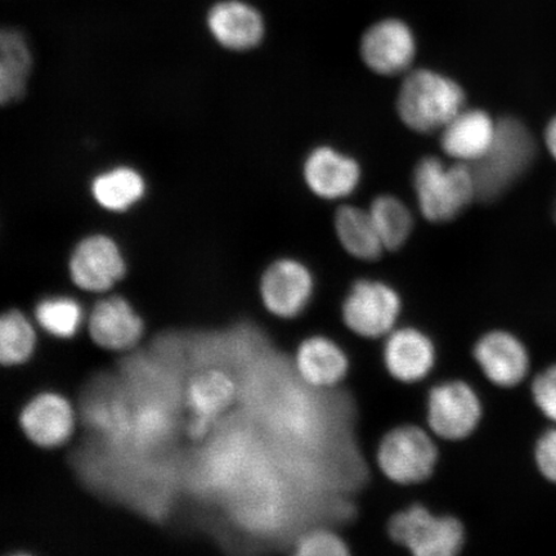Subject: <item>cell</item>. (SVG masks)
<instances>
[{
	"mask_svg": "<svg viewBox=\"0 0 556 556\" xmlns=\"http://www.w3.org/2000/svg\"><path fill=\"white\" fill-rule=\"evenodd\" d=\"M295 361L301 378L315 388L338 386L350 368L342 348L324 337L304 340L299 346Z\"/></svg>",
	"mask_w": 556,
	"mask_h": 556,
	"instance_id": "d6986e66",
	"label": "cell"
},
{
	"mask_svg": "<svg viewBox=\"0 0 556 556\" xmlns=\"http://www.w3.org/2000/svg\"><path fill=\"white\" fill-rule=\"evenodd\" d=\"M438 448L432 437L412 426L389 432L378 450L379 468L392 482L416 484L433 475Z\"/></svg>",
	"mask_w": 556,
	"mask_h": 556,
	"instance_id": "5b68a950",
	"label": "cell"
},
{
	"mask_svg": "<svg viewBox=\"0 0 556 556\" xmlns=\"http://www.w3.org/2000/svg\"><path fill=\"white\" fill-rule=\"evenodd\" d=\"M33 52L25 34L15 27L0 33V103L2 106L23 101L33 73Z\"/></svg>",
	"mask_w": 556,
	"mask_h": 556,
	"instance_id": "ac0fdd59",
	"label": "cell"
},
{
	"mask_svg": "<svg viewBox=\"0 0 556 556\" xmlns=\"http://www.w3.org/2000/svg\"><path fill=\"white\" fill-rule=\"evenodd\" d=\"M296 554L302 556H344L350 554L345 542L330 531H315L298 542Z\"/></svg>",
	"mask_w": 556,
	"mask_h": 556,
	"instance_id": "484cf974",
	"label": "cell"
},
{
	"mask_svg": "<svg viewBox=\"0 0 556 556\" xmlns=\"http://www.w3.org/2000/svg\"><path fill=\"white\" fill-rule=\"evenodd\" d=\"M148 193L143 174L134 166L117 165L103 170L90 182L94 203L109 213H127Z\"/></svg>",
	"mask_w": 556,
	"mask_h": 556,
	"instance_id": "ffe728a7",
	"label": "cell"
},
{
	"mask_svg": "<svg viewBox=\"0 0 556 556\" xmlns=\"http://www.w3.org/2000/svg\"><path fill=\"white\" fill-rule=\"evenodd\" d=\"M336 231L340 243L354 258L377 261L386 247L374 224L370 211L344 205L336 214Z\"/></svg>",
	"mask_w": 556,
	"mask_h": 556,
	"instance_id": "44dd1931",
	"label": "cell"
},
{
	"mask_svg": "<svg viewBox=\"0 0 556 556\" xmlns=\"http://www.w3.org/2000/svg\"><path fill=\"white\" fill-rule=\"evenodd\" d=\"M35 332L23 313L12 309L0 319V361L4 366H16L31 357Z\"/></svg>",
	"mask_w": 556,
	"mask_h": 556,
	"instance_id": "cb8c5ba5",
	"label": "cell"
},
{
	"mask_svg": "<svg viewBox=\"0 0 556 556\" xmlns=\"http://www.w3.org/2000/svg\"><path fill=\"white\" fill-rule=\"evenodd\" d=\"M315 289L311 270L303 263L282 258L264 270L261 295L266 308L281 318H294L307 307Z\"/></svg>",
	"mask_w": 556,
	"mask_h": 556,
	"instance_id": "9c48e42d",
	"label": "cell"
},
{
	"mask_svg": "<svg viewBox=\"0 0 556 556\" xmlns=\"http://www.w3.org/2000/svg\"><path fill=\"white\" fill-rule=\"evenodd\" d=\"M401 298L380 281L359 280L353 285L343 304L348 329L367 339L388 337L399 321Z\"/></svg>",
	"mask_w": 556,
	"mask_h": 556,
	"instance_id": "8992f818",
	"label": "cell"
},
{
	"mask_svg": "<svg viewBox=\"0 0 556 556\" xmlns=\"http://www.w3.org/2000/svg\"><path fill=\"white\" fill-rule=\"evenodd\" d=\"M536 155V143L523 123L513 117L497 122V134L486 154L470 165L475 173L477 199L491 203L510 189Z\"/></svg>",
	"mask_w": 556,
	"mask_h": 556,
	"instance_id": "7a4b0ae2",
	"label": "cell"
},
{
	"mask_svg": "<svg viewBox=\"0 0 556 556\" xmlns=\"http://www.w3.org/2000/svg\"><path fill=\"white\" fill-rule=\"evenodd\" d=\"M545 141H546L548 151H551V154L556 160V116L547 125V128L545 131Z\"/></svg>",
	"mask_w": 556,
	"mask_h": 556,
	"instance_id": "f1b7e54d",
	"label": "cell"
},
{
	"mask_svg": "<svg viewBox=\"0 0 556 556\" xmlns=\"http://www.w3.org/2000/svg\"><path fill=\"white\" fill-rule=\"evenodd\" d=\"M497 122L483 110L463 109L441 130V146L455 162L472 165L491 149Z\"/></svg>",
	"mask_w": 556,
	"mask_h": 556,
	"instance_id": "4fadbf2b",
	"label": "cell"
},
{
	"mask_svg": "<svg viewBox=\"0 0 556 556\" xmlns=\"http://www.w3.org/2000/svg\"><path fill=\"white\" fill-rule=\"evenodd\" d=\"M554 215H555V220H556V205H555V214Z\"/></svg>",
	"mask_w": 556,
	"mask_h": 556,
	"instance_id": "f546056e",
	"label": "cell"
},
{
	"mask_svg": "<svg viewBox=\"0 0 556 556\" xmlns=\"http://www.w3.org/2000/svg\"><path fill=\"white\" fill-rule=\"evenodd\" d=\"M21 428L39 447L54 448L64 444L74 430V413L68 402L55 393H41L33 399L20 416Z\"/></svg>",
	"mask_w": 556,
	"mask_h": 556,
	"instance_id": "5bb4252c",
	"label": "cell"
},
{
	"mask_svg": "<svg viewBox=\"0 0 556 556\" xmlns=\"http://www.w3.org/2000/svg\"><path fill=\"white\" fill-rule=\"evenodd\" d=\"M536 462L542 476L556 483V429L548 430L540 438Z\"/></svg>",
	"mask_w": 556,
	"mask_h": 556,
	"instance_id": "83f0119b",
	"label": "cell"
},
{
	"mask_svg": "<svg viewBox=\"0 0 556 556\" xmlns=\"http://www.w3.org/2000/svg\"><path fill=\"white\" fill-rule=\"evenodd\" d=\"M481 417V401L467 382H443L429 393V428L442 440H464L475 432Z\"/></svg>",
	"mask_w": 556,
	"mask_h": 556,
	"instance_id": "ba28073f",
	"label": "cell"
},
{
	"mask_svg": "<svg viewBox=\"0 0 556 556\" xmlns=\"http://www.w3.org/2000/svg\"><path fill=\"white\" fill-rule=\"evenodd\" d=\"M414 190L424 217L433 224L455 219L477 199L475 173L469 164L428 156L414 170Z\"/></svg>",
	"mask_w": 556,
	"mask_h": 556,
	"instance_id": "3957f363",
	"label": "cell"
},
{
	"mask_svg": "<svg viewBox=\"0 0 556 556\" xmlns=\"http://www.w3.org/2000/svg\"><path fill=\"white\" fill-rule=\"evenodd\" d=\"M68 273L76 287L104 293L127 273L119 243L106 233H92L76 243L68 260Z\"/></svg>",
	"mask_w": 556,
	"mask_h": 556,
	"instance_id": "52a82bcc",
	"label": "cell"
},
{
	"mask_svg": "<svg viewBox=\"0 0 556 556\" xmlns=\"http://www.w3.org/2000/svg\"><path fill=\"white\" fill-rule=\"evenodd\" d=\"M35 317L47 332L61 339H70L78 332L81 308L72 298L54 296L41 301L35 308Z\"/></svg>",
	"mask_w": 556,
	"mask_h": 556,
	"instance_id": "d4e9b609",
	"label": "cell"
},
{
	"mask_svg": "<svg viewBox=\"0 0 556 556\" xmlns=\"http://www.w3.org/2000/svg\"><path fill=\"white\" fill-rule=\"evenodd\" d=\"M303 177L316 197L340 200L356 191L361 180V168L353 157L329 146H321L305 159Z\"/></svg>",
	"mask_w": 556,
	"mask_h": 556,
	"instance_id": "7c38bea8",
	"label": "cell"
},
{
	"mask_svg": "<svg viewBox=\"0 0 556 556\" xmlns=\"http://www.w3.org/2000/svg\"><path fill=\"white\" fill-rule=\"evenodd\" d=\"M236 388L231 378L219 370H207L197 375L187 387V402L193 417L213 421L215 416L224 413L231 405Z\"/></svg>",
	"mask_w": 556,
	"mask_h": 556,
	"instance_id": "7402d4cb",
	"label": "cell"
},
{
	"mask_svg": "<svg viewBox=\"0 0 556 556\" xmlns=\"http://www.w3.org/2000/svg\"><path fill=\"white\" fill-rule=\"evenodd\" d=\"M416 54V39L401 20L379 21L361 40V55L374 73L387 76L407 72Z\"/></svg>",
	"mask_w": 556,
	"mask_h": 556,
	"instance_id": "30bf717a",
	"label": "cell"
},
{
	"mask_svg": "<svg viewBox=\"0 0 556 556\" xmlns=\"http://www.w3.org/2000/svg\"><path fill=\"white\" fill-rule=\"evenodd\" d=\"M475 357L485 377L498 387L519 384L530 367L525 345L505 331H492L479 339Z\"/></svg>",
	"mask_w": 556,
	"mask_h": 556,
	"instance_id": "9a60e30c",
	"label": "cell"
},
{
	"mask_svg": "<svg viewBox=\"0 0 556 556\" xmlns=\"http://www.w3.org/2000/svg\"><path fill=\"white\" fill-rule=\"evenodd\" d=\"M206 27L212 38L231 52L255 50L266 35L262 13L243 0L214 3L207 11Z\"/></svg>",
	"mask_w": 556,
	"mask_h": 556,
	"instance_id": "8fae6325",
	"label": "cell"
},
{
	"mask_svg": "<svg viewBox=\"0 0 556 556\" xmlns=\"http://www.w3.org/2000/svg\"><path fill=\"white\" fill-rule=\"evenodd\" d=\"M532 394L542 414L556 421V366L539 375L533 381Z\"/></svg>",
	"mask_w": 556,
	"mask_h": 556,
	"instance_id": "4316f807",
	"label": "cell"
},
{
	"mask_svg": "<svg viewBox=\"0 0 556 556\" xmlns=\"http://www.w3.org/2000/svg\"><path fill=\"white\" fill-rule=\"evenodd\" d=\"M389 534L416 556H452L464 546L460 521L435 517L421 505L395 514L389 523Z\"/></svg>",
	"mask_w": 556,
	"mask_h": 556,
	"instance_id": "277c9868",
	"label": "cell"
},
{
	"mask_svg": "<svg viewBox=\"0 0 556 556\" xmlns=\"http://www.w3.org/2000/svg\"><path fill=\"white\" fill-rule=\"evenodd\" d=\"M88 330L93 342L110 351H124L142 337L143 323L121 296L102 299L90 313Z\"/></svg>",
	"mask_w": 556,
	"mask_h": 556,
	"instance_id": "2e32d148",
	"label": "cell"
},
{
	"mask_svg": "<svg viewBox=\"0 0 556 556\" xmlns=\"http://www.w3.org/2000/svg\"><path fill=\"white\" fill-rule=\"evenodd\" d=\"M371 217L386 250H397L405 245L414 227L412 212L405 203L391 194L374 200Z\"/></svg>",
	"mask_w": 556,
	"mask_h": 556,
	"instance_id": "603a6c76",
	"label": "cell"
},
{
	"mask_svg": "<svg viewBox=\"0 0 556 556\" xmlns=\"http://www.w3.org/2000/svg\"><path fill=\"white\" fill-rule=\"evenodd\" d=\"M387 370L402 382L427 378L435 363V350L426 333L406 328L392 331L384 345Z\"/></svg>",
	"mask_w": 556,
	"mask_h": 556,
	"instance_id": "e0dca14e",
	"label": "cell"
},
{
	"mask_svg": "<svg viewBox=\"0 0 556 556\" xmlns=\"http://www.w3.org/2000/svg\"><path fill=\"white\" fill-rule=\"evenodd\" d=\"M465 109V92L448 76L419 68L403 80L397 111L403 124L417 134L441 131Z\"/></svg>",
	"mask_w": 556,
	"mask_h": 556,
	"instance_id": "6da1fadb",
	"label": "cell"
}]
</instances>
